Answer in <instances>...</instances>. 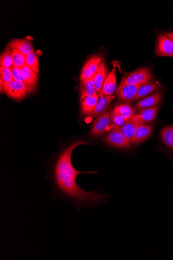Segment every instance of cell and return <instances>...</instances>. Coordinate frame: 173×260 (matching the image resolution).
Segmentation results:
<instances>
[{
  "label": "cell",
  "instance_id": "6da1fadb",
  "mask_svg": "<svg viewBox=\"0 0 173 260\" xmlns=\"http://www.w3.org/2000/svg\"><path fill=\"white\" fill-rule=\"evenodd\" d=\"M105 143L109 147L121 150H128L131 144L121 133L120 127L112 125L103 138Z\"/></svg>",
  "mask_w": 173,
  "mask_h": 260
},
{
  "label": "cell",
  "instance_id": "7a4b0ae2",
  "mask_svg": "<svg viewBox=\"0 0 173 260\" xmlns=\"http://www.w3.org/2000/svg\"><path fill=\"white\" fill-rule=\"evenodd\" d=\"M152 74L147 68L136 70L135 72L122 77L119 86L127 85H140L152 81Z\"/></svg>",
  "mask_w": 173,
  "mask_h": 260
},
{
  "label": "cell",
  "instance_id": "3957f363",
  "mask_svg": "<svg viewBox=\"0 0 173 260\" xmlns=\"http://www.w3.org/2000/svg\"><path fill=\"white\" fill-rule=\"evenodd\" d=\"M3 92L8 96L17 102L25 99L28 93L23 83L14 80L9 83H4Z\"/></svg>",
  "mask_w": 173,
  "mask_h": 260
},
{
  "label": "cell",
  "instance_id": "277c9868",
  "mask_svg": "<svg viewBox=\"0 0 173 260\" xmlns=\"http://www.w3.org/2000/svg\"><path fill=\"white\" fill-rule=\"evenodd\" d=\"M111 124V114L107 111L103 114L98 116L94 121L90 130L92 137L97 138L101 136L108 129Z\"/></svg>",
  "mask_w": 173,
  "mask_h": 260
},
{
  "label": "cell",
  "instance_id": "5b68a950",
  "mask_svg": "<svg viewBox=\"0 0 173 260\" xmlns=\"http://www.w3.org/2000/svg\"><path fill=\"white\" fill-rule=\"evenodd\" d=\"M160 108V105L140 109L137 114L134 115L130 120L137 124L152 123L156 119Z\"/></svg>",
  "mask_w": 173,
  "mask_h": 260
},
{
  "label": "cell",
  "instance_id": "8992f818",
  "mask_svg": "<svg viewBox=\"0 0 173 260\" xmlns=\"http://www.w3.org/2000/svg\"><path fill=\"white\" fill-rule=\"evenodd\" d=\"M155 55L173 57V42L165 34H160L157 37Z\"/></svg>",
  "mask_w": 173,
  "mask_h": 260
},
{
  "label": "cell",
  "instance_id": "52a82bcc",
  "mask_svg": "<svg viewBox=\"0 0 173 260\" xmlns=\"http://www.w3.org/2000/svg\"><path fill=\"white\" fill-rule=\"evenodd\" d=\"M21 72L28 93L34 92L38 87L39 76L27 65L21 69Z\"/></svg>",
  "mask_w": 173,
  "mask_h": 260
},
{
  "label": "cell",
  "instance_id": "ba28073f",
  "mask_svg": "<svg viewBox=\"0 0 173 260\" xmlns=\"http://www.w3.org/2000/svg\"><path fill=\"white\" fill-rule=\"evenodd\" d=\"M102 61L103 57L100 54H95L90 57L82 68L80 76L81 82H82L92 76Z\"/></svg>",
  "mask_w": 173,
  "mask_h": 260
},
{
  "label": "cell",
  "instance_id": "9c48e42d",
  "mask_svg": "<svg viewBox=\"0 0 173 260\" xmlns=\"http://www.w3.org/2000/svg\"><path fill=\"white\" fill-rule=\"evenodd\" d=\"M108 74V71L104 61L98 66L94 75L93 82L96 93L100 98L103 96V86Z\"/></svg>",
  "mask_w": 173,
  "mask_h": 260
},
{
  "label": "cell",
  "instance_id": "30bf717a",
  "mask_svg": "<svg viewBox=\"0 0 173 260\" xmlns=\"http://www.w3.org/2000/svg\"><path fill=\"white\" fill-rule=\"evenodd\" d=\"M142 85H127L119 86L117 92L118 99L127 103L131 102L136 96L139 88Z\"/></svg>",
  "mask_w": 173,
  "mask_h": 260
},
{
  "label": "cell",
  "instance_id": "8fae6325",
  "mask_svg": "<svg viewBox=\"0 0 173 260\" xmlns=\"http://www.w3.org/2000/svg\"><path fill=\"white\" fill-rule=\"evenodd\" d=\"M153 128L150 125L138 124L131 141V145H139L149 138L153 132Z\"/></svg>",
  "mask_w": 173,
  "mask_h": 260
},
{
  "label": "cell",
  "instance_id": "7c38bea8",
  "mask_svg": "<svg viewBox=\"0 0 173 260\" xmlns=\"http://www.w3.org/2000/svg\"><path fill=\"white\" fill-rule=\"evenodd\" d=\"M7 46L10 49H15L25 56L34 52L33 46L31 42L26 39H13L8 43Z\"/></svg>",
  "mask_w": 173,
  "mask_h": 260
},
{
  "label": "cell",
  "instance_id": "4fadbf2b",
  "mask_svg": "<svg viewBox=\"0 0 173 260\" xmlns=\"http://www.w3.org/2000/svg\"><path fill=\"white\" fill-rule=\"evenodd\" d=\"M115 99V96L113 95H104L100 98L89 116L93 119L106 113Z\"/></svg>",
  "mask_w": 173,
  "mask_h": 260
},
{
  "label": "cell",
  "instance_id": "5bb4252c",
  "mask_svg": "<svg viewBox=\"0 0 173 260\" xmlns=\"http://www.w3.org/2000/svg\"><path fill=\"white\" fill-rule=\"evenodd\" d=\"M163 96V91L161 90L157 91L152 94V95L138 102L135 107L136 109H141L156 106L161 102Z\"/></svg>",
  "mask_w": 173,
  "mask_h": 260
},
{
  "label": "cell",
  "instance_id": "9a60e30c",
  "mask_svg": "<svg viewBox=\"0 0 173 260\" xmlns=\"http://www.w3.org/2000/svg\"><path fill=\"white\" fill-rule=\"evenodd\" d=\"M95 73L81 82L80 100L82 102L86 97L97 95L93 82Z\"/></svg>",
  "mask_w": 173,
  "mask_h": 260
},
{
  "label": "cell",
  "instance_id": "2e32d148",
  "mask_svg": "<svg viewBox=\"0 0 173 260\" xmlns=\"http://www.w3.org/2000/svg\"><path fill=\"white\" fill-rule=\"evenodd\" d=\"M117 87L116 71L113 68L107 76L103 86V93L110 96L115 92Z\"/></svg>",
  "mask_w": 173,
  "mask_h": 260
},
{
  "label": "cell",
  "instance_id": "e0dca14e",
  "mask_svg": "<svg viewBox=\"0 0 173 260\" xmlns=\"http://www.w3.org/2000/svg\"><path fill=\"white\" fill-rule=\"evenodd\" d=\"M160 84L158 82L151 81L143 84L139 89L134 99V102L140 100L148 94L156 91L160 88Z\"/></svg>",
  "mask_w": 173,
  "mask_h": 260
},
{
  "label": "cell",
  "instance_id": "ac0fdd59",
  "mask_svg": "<svg viewBox=\"0 0 173 260\" xmlns=\"http://www.w3.org/2000/svg\"><path fill=\"white\" fill-rule=\"evenodd\" d=\"M98 96L86 97L81 102V112L84 115H89L98 101Z\"/></svg>",
  "mask_w": 173,
  "mask_h": 260
},
{
  "label": "cell",
  "instance_id": "d6986e66",
  "mask_svg": "<svg viewBox=\"0 0 173 260\" xmlns=\"http://www.w3.org/2000/svg\"><path fill=\"white\" fill-rule=\"evenodd\" d=\"M136 108L129 103L121 104L115 106L113 110L117 111L124 117L126 122L136 114Z\"/></svg>",
  "mask_w": 173,
  "mask_h": 260
},
{
  "label": "cell",
  "instance_id": "ffe728a7",
  "mask_svg": "<svg viewBox=\"0 0 173 260\" xmlns=\"http://www.w3.org/2000/svg\"><path fill=\"white\" fill-rule=\"evenodd\" d=\"M138 124L129 120L126 122L124 125L120 127V130L122 135L131 144V141L135 133Z\"/></svg>",
  "mask_w": 173,
  "mask_h": 260
},
{
  "label": "cell",
  "instance_id": "44dd1931",
  "mask_svg": "<svg viewBox=\"0 0 173 260\" xmlns=\"http://www.w3.org/2000/svg\"><path fill=\"white\" fill-rule=\"evenodd\" d=\"M161 138L164 145L173 151V124L162 130Z\"/></svg>",
  "mask_w": 173,
  "mask_h": 260
},
{
  "label": "cell",
  "instance_id": "7402d4cb",
  "mask_svg": "<svg viewBox=\"0 0 173 260\" xmlns=\"http://www.w3.org/2000/svg\"><path fill=\"white\" fill-rule=\"evenodd\" d=\"M13 58V66L22 69L26 65V56L15 49H10Z\"/></svg>",
  "mask_w": 173,
  "mask_h": 260
},
{
  "label": "cell",
  "instance_id": "603a6c76",
  "mask_svg": "<svg viewBox=\"0 0 173 260\" xmlns=\"http://www.w3.org/2000/svg\"><path fill=\"white\" fill-rule=\"evenodd\" d=\"M26 65L30 68L38 76H39V58L34 52L26 56Z\"/></svg>",
  "mask_w": 173,
  "mask_h": 260
},
{
  "label": "cell",
  "instance_id": "cb8c5ba5",
  "mask_svg": "<svg viewBox=\"0 0 173 260\" xmlns=\"http://www.w3.org/2000/svg\"><path fill=\"white\" fill-rule=\"evenodd\" d=\"M0 64H1V67L8 68H11L13 66L11 50L8 46L0 56Z\"/></svg>",
  "mask_w": 173,
  "mask_h": 260
},
{
  "label": "cell",
  "instance_id": "d4e9b609",
  "mask_svg": "<svg viewBox=\"0 0 173 260\" xmlns=\"http://www.w3.org/2000/svg\"><path fill=\"white\" fill-rule=\"evenodd\" d=\"M111 118L112 125L119 127L124 125L126 123V120L124 117L114 110H113L111 112Z\"/></svg>",
  "mask_w": 173,
  "mask_h": 260
},
{
  "label": "cell",
  "instance_id": "484cf974",
  "mask_svg": "<svg viewBox=\"0 0 173 260\" xmlns=\"http://www.w3.org/2000/svg\"><path fill=\"white\" fill-rule=\"evenodd\" d=\"M0 74H1V79L4 83H9L14 81L11 68L0 67Z\"/></svg>",
  "mask_w": 173,
  "mask_h": 260
},
{
  "label": "cell",
  "instance_id": "4316f807",
  "mask_svg": "<svg viewBox=\"0 0 173 260\" xmlns=\"http://www.w3.org/2000/svg\"><path fill=\"white\" fill-rule=\"evenodd\" d=\"M11 69L14 80L23 83L24 80L22 76L21 69L13 66Z\"/></svg>",
  "mask_w": 173,
  "mask_h": 260
},
{
  "label": "cell",
  "instance_id": "83f0119b",
  "mask_svg": "<svg viewBox=\"0 0 173 260\" xmlns=\"http://www.w3.org/2000/svg\"><path fill=\"white\" fill-rule=\"evenodd\" d=\"M165 35L170 39L173 42V32H167Z\"/></svg>",
  "mask_w": 173,
  "mask_h": 260
}]
</instances>
